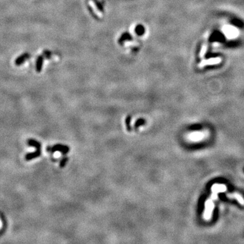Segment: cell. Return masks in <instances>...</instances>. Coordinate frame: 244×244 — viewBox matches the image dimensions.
I'll return each instance as SVG.
<instances>
[{
  "mask_svg": "<svg viewBox=\"0 0 244 244\" xmlns=\"http://www.w3.org/2000/svg\"><path fill=\"white\" fill-rule=\"evenodd\" d=\"M27 143L31 147H35L36 149H41V147H42L41 143H39V142H38L35 140H34V139H29V140H28Z\"/></svg>",
  "mask_w": 244,
  "mask_h": 244,
  "instance_id": "12",
  "label": "cell"
},
{
  "mask_svg": "<svg viewBox=\"0 0 244 244\" xmlns=\"http://www.w3.org/2000/svg\"><path fill=\"white\" fill-rule=\"evenodd\" d=\"M46 149H47V151L48 153L49 152L54 153L56 151H60V152H61V153L63 154V155H66L70 150L69 147L67 146V145H64L61 144H55L53 147L48 146Z\"/></svg>",
  "mask_w": 244,
  "mask_h": 244,
  "instance_id": "1",
  "label": "cell"
},
{
  "mask_svg": "<svg viewBox=\"0 0 244 244\" xmlns=\"http://www.w3.org/2000/svg\"><path fill=\"white\" fill-rule=\"evenodd\" d=\"M145 123H146V120H145L144 118H139V119H138L137 120V122H135V124H134L135 130L137 131L138 128L140 127V126H144Z\"/></svg>",
  "mask_w": 244,
  "mask_h": 244,
  "instance_id": "13",
  "label": "cell"
},
{
  "mask_svg": "<svg viewBox=\"0 0 244 244\" xmlns=\"http://www.w3.org/2000/svg\"><path fill=\"white\" fill-rule=\"evenodd\" d=\"M221 62V59L220 58H212V59H209V60H205V61H203L202 63H201L199 65V67H203L206 65V64H218V63H220Z\"/></svg>",
  "mask_w": 244,
  "mask_h": 244,
  "instance_id": "9",
  "label": "cell"
},
{
  "mask_svg": "<svg viewBox=\"0 0 244 244\" xmlns=\"http://www.w3.org/2000/svg\"><path fill=\"white\" fill-rule=\"evenodd\" d=\"M93 1H94L96 6H97L98 10H99L100 12H104V7H103V5H102L101 3L100 2H98V0H93Z\"/></svg>",
  "mask_w": 244,
  "mask_h": 244,
  "instance_id": "15",
  "label": "cell"
},
{
  "mask_svg": "<svg viewBox=\"0 0 244 244\" xmlns=\"http://www.w3.org/2000/svg\"><path fill=\"white\" fill-rule=\"evenodd\" d=\"M30 58V54L29 53H24L22 55H20V56H18L16 60H15V64H16L17 66H20V64H22L24 63L25 60L27 59H29Z\"/></svg>",
  "mask_w": 244,
  "mask_h": 244,
  "instance_id": "6",
  "label": "cell"
},
{
  "mask_svg": "<svg viewBox=\"0 0 244 244\" xmlns=\"http://www.w3.org/2000/svg\"><path fill=\"white\" fill-rule=\"evenodd\" d=\"M206 208L203 214V218L205 220H209L211 218V215L212 214L213 209H214V203L212 202V199H208L206 201L205 203Z\"/></svg>",
  "mask_w": 244,
  "mask_h": 244,
  "instance_id": "2",
  "label": "cell"
},
{
  "mask_svg": "<svg viewBox=\"0 0 244 244\" xmlns=\"http://www.w3.org/2000/svg\"><path fill=\"white\" fill-rule=\"evenodd\" d=\"M134 32L138 36L143 35L145 33V29L144 26L142 25V24H138V25L135 27Z\"/></svg>",
  "mask_w": 244,
  "mask_h": 244,
  "instance_id": "10",
  "label": "cell"
},
{
  "mask_svg": "<svg viewBox=\"0 0 244 244\" xmlns=\"http://www.w3.org/2000/svg\"><path fill=\"white\" fill-rule=\"evenodd\" d=\"M205 137V134L203 133V132H193V133H191L189 138L191 140H192L193 142H198L200 140H202V139Z\"/></svg>",
  "mask_w": 244,
  "mask_h": 244,
  "instance_id": "5",
  "label": "cell"
},
{
  "mask_svg": "<svg viewBox=\"0 0 244 244\" xmlns=\"http://www.w3.org/2000/svg\"><path fill=\"white\" fill-rule=\"evenodd\" d=\"M132 40H133V37H132L131 34L129 32H124L122 33V35L119 38L118 40V43L119 44L122 46L126 42L132 41Z\"/></svg>",
  "mask_w": 244,
  "mask_h": 244,
  "instance_id": "4",
  "label": "cell"
},
{
  "mask_svg": "<svg viewBox=\"0 0 244 244\" xmlns=\"http://www.w3.org/2000/svg\"><path fill=\"white\" fill-rule=\"evenodd\" d=\"M40 155H41V149H37L35 152L27 154L25 155V160H27V161H30V160L35 159Z\"/></svg>",
  "mask_w": 244,
  "mask_h": 244,
  "instance_id": "7",
  "label": "cell"
},
{
  "mask_svg": "<svg viewBox=\"0 0 244 244\" xmlns=\"http://www.w3.org/2000/svg\"><path fill=\"white\" fill-rule=\"evenodd\" d=\"M44 56H39L37 58V60H36V71L38 73L41 72V71L42 69V67H43V63H44Z\"/></svg>",
  "mask_w": 244,
  "mask_h": 244,
  "instance_id": "8",
  "label": "cell"
},
{
  "mask_svg": "<svg viewBox=\"0 0 244 244\" xmlns=\"http://www.w3.org/2000/svg\"><path fill=\"white\" fill-rule=\"evenodd\" d=\"M227 197H230V198H236L237 200L241 204L244 205V200L242 197V196H241L240 195H239L238 193H232V194H227Z\"/></svg>",
  "mask_w": 244,
  "mask_h": 244,
  "instance_id": "11",
  "label": "cell"
},
{
  "mask_svg": "<svg viewBox=\"0 0 244 244\" xmlns=\"http://www.w3.org/2000/svg\"><path fill=\"white\" fill-rule=\"evenodd\" d=\"M226 189H227V188L224 184H215L214 186L212 187V191L213 193L211 195V199H217L218 197V194L219 193L224 192V191H226Z\"/></svg>",
  "mask_w": 244,
  "mask_h": 244,
  "instance_id": "3",
  "label": "cell"
},
{
  "mask_svg": "<svg viewBox=\"0 0 244 244\" xmlns=\"http://www.w3.org/2000/svg\"><path fill=\"white\" fill-rule=\"evenodd\" d=\"M131 119H132V116H130V115H128L126 119V128H127V130L128 132L132 131V128L131 127Z\"/></svg>",
  "mask_w": 244,
  "mask_h": 244,
  "instance_id": "14",
  "label": "cell"
},
{
  "mask_svg": "<svg viewBox=\"0 0 244 244\" xmlns=\"http://www.w3.org/2000/svg\"><path fill=\"white\" fill-rule=\"evenodd\" d=\"M68 160H69V159H68V157H63V158L60 160V164H59V166L60 167V168H63L64 166H65Z\"/></svg>",
  "mask_w": 244,
  "mask_h": 244,
  "instance_id": "16",
  "label": "cell"
}]
</instances>
